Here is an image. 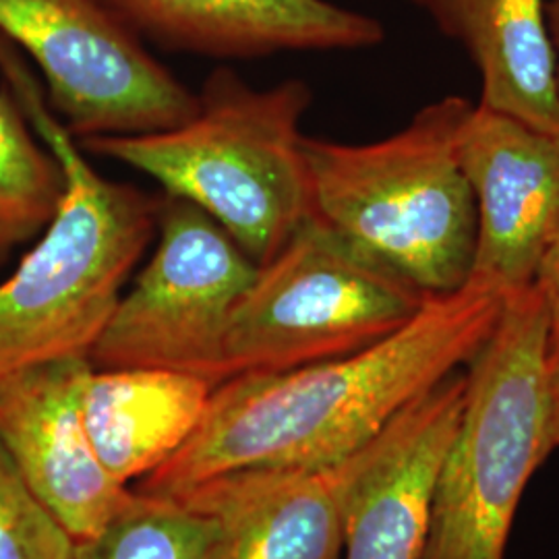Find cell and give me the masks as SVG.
<instances>
[{"mask_svg": "<svg viewBox=\"0 0 559 559\" xmlns=\"http://www.w3.org/2000/svg\"><path fill=\"white\" fill-rule=\"evenodd\" d=\"M503 297L468 280L456 293L429 297L399 332L355 355L222 381L191 440L133 489L177 498L230 471L320 468L350 456L468 365Z\"/></svg>", "mask_w": 559, "mask_h": 559, "instance_id": "6da1fadb", "label": "cell"}, {"mask_svg": "<svg viewBox=\"0 0 559 559\" xmlns=\"http://www.w3.org/2000/svg\"><path fill=\"white\" fill-rule=\"evenodd\" d=\"M0 73L59 158L64 195L17 270L0 282V380L87 357L156 235L158 200L106 179L46 104L23 55L0 36Z\"/></svg>", "mask_w": 559, "mask_h": 559, "instance_id": "7a4b0ae2", "label": "cell"}, {"mask_svg": "<svg viewBox=\"0 0 559 559\" xmlns=\"http://www.w3.org/2000/svg\"><path fill=\"white\" fill-rule=\"evenodd\" d=\"M305 81L253 87L230 67L214 69L195 112L177 127L78 141L87 156L119 162L189 201L263 265L311 216L300 122Z\"/></svg>", "mask_w": 559, "mask_h": 559, "instance_id": "3957f363", "label": "cell"}, {"mask_svg": "<svg viewBox=\"0 0 559 559\" xmlns=\"http://www.w3.org/2000/svg\"><path fill=\"white\" fill-rule=\"evenodd\" d=\"M471 108L448 96L385 140L302 141L311 216L427 297L456 293L473 272L477 210L459 160Z\"/></svg>", "mask_w": 559, "mask_h": 559, "instance_id": "277c9868", "label": "cell"}, {"mask_svg": "<svg viewBox=\"0 0 559 559\" xmlns=\"http://www.w3.org/2000/svg\"><path fill=\"white\" fill-rule=\"evenodd\" d=\"M547 353L549 311L533 282L503 297L491 334L466 365L423 559H506L522 496L554 454Z\"/></svg>", "mask_w": 559, "mask_h": 559, "instance_id": "5b68a950", "label": "cell"}, {"mask_svg": "<svg viewBox=\"0 0 559 559\" xmlns=\"http://www.w3.org/2000/svg\"><path fill=\"white\" fill-rule=\"evenodd\" d=\"M427 299L309 216L258 267L240 297L226 334V376L288 371L355 355L399 332Z\"/></svg>", "mask_w": 559, "mask_h": 559, "instance_id": "8992f818", "label": "cell"}, {"mask_svg": "<svg viewBox=\"0 0 559 559\" xmlns=\"http://www.w3.org/2000/svg\"><path fill=\"white\" fill-rule=\"evenodd\" d=\"M154 237L152 258L122 293L90 362L168 369L218 385L228 378V325L260 265L200 207L164 193Z\"/></svg>", "mask_w": 559, "mask_h": 559, "instance_id": "52a82bcc", "label": "cell"}, {"mask_svg": "<svg viewBox=\"0 0 559 559\" xmlns=\"http://www.w3.org/2000/svg\"><path fill=\"white\" fill-rule=\"evenodd\" d=\"M0 36L32 60L75 140L177 127L198 92L164 67L102 0H0Z\"/></svg>", "mask_w": 559, "mask_h": 559, "instance_id": "ba28073f", "label": "cell"}, {"mask_svg": "<svg viewBox=\"0 0 559 559\" xmlns=\"http://www.w3.org/2000/svg\"><path fill=\"white\" fill-rule=\"evenodd\" d=\"M459 160L477 210L471 280L501 295L533 284L559 228V135L485 106L460 127Z\"/></svg>", "mask_w": 559, "mask_h": 559, "instance_id": "9c48e42d", "label": "cell"}, {"mask_svg": "<svg viewBox=\"0 0 559 559\" xmlns=\"http://www.w3.org/2000/svg\"><path fill=\"white\" fill-rule=\"evenodd\" d=\"M87 357L50 360L0 380V445L75 540L102 531L133 493L102 464L83 420Z\"/></svg>", "mask_w": 559, "mask_h": 559, "instance_id": "30bf717a", "label": "cell"}, {"mask_svg": "<svg viewBox=\"0 0 559 559\" xmlns=\"http://www.w3.org/2000/svg\"><path fill=\"white\" fill-rule=\"evenodd\" d=\"M464 392L466 376L456 371L353 452L342 559H423Z\"/></svg>", "mask_w": 559, "mask_h": 559, "instance_id": "8fae6325", "label": "cell"}, {"mask_svg": "<svg viewBox=\"0 0 559 559\" xmlns=\"http://www.w3.org/2000/svg\"><path fill=\"white\" fill-rule=\"evenodd\" d=\"M350 456L320 468L230 471L177 498L207 520L205 559H342Z\"/></svg>", "mask_w": 559, "mask_h": 559, "instance_id": "7c38bea8", "label": "cell"}, {"mask_svg": "<svg viewBox=\"0 0 559 559\" xmlns=\"http://www.w3.org/2000/svg\"><path fill=\"white\" fill-rule=\"evenodd\" d=\"M141 40L218 60L373 48L376 17L330 0H102Z\"/></svg>", "mask_w": 559, "mask_h": 559, "instance_id": "4fadbf2b", "label": "cell"}, {"mask_svg": "<svg viewBox=\"0 0 559 559\" xmlns=\"http://www.w3.org/2000/svg\"><path fill=\"white\" fill-rule=\"evenodd\" d=\"M413 2L475 62L480 106L559 135L558 52L549 0Z\"/></svg>", "mask_w": 559, "mask_h": 559, "instance_id": "5bb4252c", "label": "cell"}, {"mask_svg": "<svg viewBox=\"0 0 559 559\" xmlns=\"http://www.w3.org/2000/svg\"><path fill=\"white\" fill-rule=\"evenodd\" d=\"M214 388L168 369L92 367L81 406L104 468L127 487L152 475L191 440Z\"/></svg>", "mask_w": 559, "mask_h": 559, "instance_id": "9a60e30c", "label": "cell"}, {"mask_svg": "<svg viewBox=\"0 0 559 559\" xmlns=\"http://www.w3.org/2000/svg\"><path fill=\"white\" fill-rule=\"evenodd\" d=\"M64 195L59 158L40 140L13 90L0 87V270L38 239Z\"/></svg>", "mask_w": 559, "mask_h": 559, "instance_id": "2e32d148", "label": "cell"}, {"mask_svg": "<svg viewBox=\"0 0 559 559\" xmlns=\"http://www.w3.org/2000/svg\"><path fill=\"white\" fill-rule=\"evenodd\" d=\"M207 535V520L185 501L133 489L102 531L75 540L73 559H205Z\"/></svg>", "mask_w": 559, "mask_h": 559, "instance_id": "e0dca14e", "label": "cell"}, {"mask_svg": "<svg viewBox=\"0 0 559 559\" xmlns=\"http://www.w3.org/2000/svg\"><path fill=\"white\" fill-rule=\"evenodd\" d=\"M75 539L0 445V559H73Z\"/></svg>", "mask_w": 559, "mask_h": 559, "instance_id": "ac0fdd59", "label": "cell"}, {"mask_svg": "<svg viewBox=\"0 0 559 559\" xmlns=\"http://www.w3.org/2000/svg\"><path fill=\"white\" fill-rule=\"evenodd\" d=\"M549 311V348L559 346V228L535 280Z\"/></svg>", "mask_w": 559, "mask_h": 559, "instance_id": "d6986e66", "label": "cell"}, {"mask_svg": "<svg viewBox=\"0 0 559 559\" xmlns=\"http://www.w3.org/2000/svg\"><path fill=\"white\" fill-rule=\"evenodd\" d=\"M547 404H549V440L559 450V346L547 353Z\"/></svg>", "mask_w": 559, "mask_h": 559, "instance_id": "ffe728a7", "label": "cell"}, {"mask_svg": "<svg viewBox=\"0 0 559 559\" xmlns=\"http://www.w3.org/2000/svg\"><path fill=\"white\" fill-rule=\"evenodd\" d=\"M547 15H549V27H551V38L558 52V73H559V0H549L547 2Z\"/></svg>", "mask_w": 559, "mask_h": 559, "instance_id": "44dd1931", "label": "cell"}]
</instances>
